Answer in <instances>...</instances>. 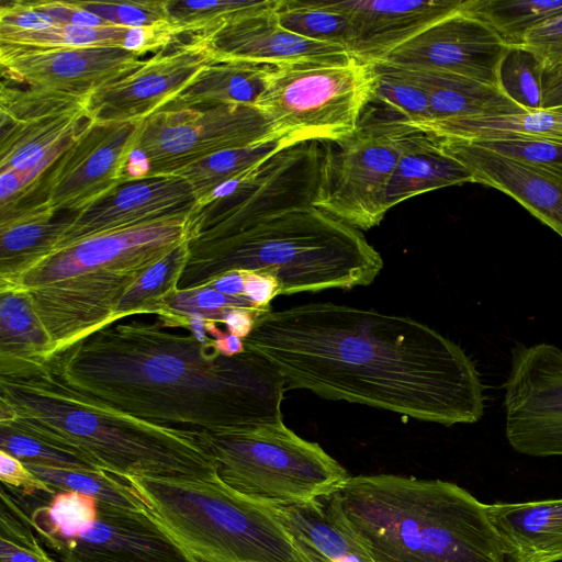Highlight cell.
I'll return each instance as SVG.
<instances>
[{
  "label": "cell",
  "mask_w": 562,
  "mask_h": 562,
  "mask_svg": "<svg viewBox=\"0 0 562 562\" xmlns=\"http://www.w3.org/2000/svg\"><path fill=\"white\" fill-rule=\"evenodd\" d=\"M169 328L158 316L119 321L45 362L74 391L164 427L225 435L282 420L286 390L270 362Z\"/></svg>",
  "instance_id": "2"
},
{
  "label": "cell",
  "mask_w": 562,
  "mask_h": 562,
  "mask_svg": "<svg viewBox=\"0 0 562 562\" xmlns=\"http://www.w3.org/2000/svg\"><path fill=\"white\" fill-rule=\"evenodd\" d=\"M273 66L239 61L214 63L162 110L243 104L256 108Z\"/></svg>",
  "instance_id": "27"
},
{
  "label": "cell",
  "mask_w": 562,
  "mask_h": 562,
  "mask_svg": "<svg viewBox=\"0 0 562 562\" xmlns=\"http://www.w3.org/2000/svg\"><path fill=\"white\" fill-rule=\"evenodd\" d=\"M193 213L90 236L0 279V289L30 295L53 357L114 323L132 285L189 239Z\"/></svg>",
  "instance_id": "4"
},
{
  "label": "cell",
  "mask_w": 562,
  "mask_h": 562,
  "mask_svg": "<svg viewBox=\"0 0 562 562\" xmlns=\"http://www.w3.org/2000/svg\"><path fill=\"white\" fill-rule=\"evenodd\" d=\"M195 205L190 184L179 177L156 176L126 182L69 218L53 251L98 234L189 214Z\"/></svg>",
  "instance_id": "18"
},
{
  "label": "cell",
  "mask_w": 562,
  "mask_h": 562,
  "mask_svg": "<svg viewBox=\"0 0 562 562\" xmlns=\"http://www.w3.org/2000/svg\"><path fill=\"white\" fill-rule=\"evenodd\" d=\"M57 24L31 8L27 1H13L0 8V30L38 31Z\"/></svg>",
  "instance_id": "48"
},
{
  "label": "cell",
  "mask_w": 562,
  "mask_h": 562,
  "mask_svg": "<svg viewBox=\"0 0 562 562\" xmlns=\"http://www.w3.org/2000/svg\"><path fill=\"white\" fill-rule=\"evenodd\" d=\"M501 89L526 111H539L543 101V67L530 50L510 47L499 69Z\"/></svg>",
  "instance_id": "41"
},
{
  "label": "cell",
  "mask_w": 562,
  "mask_h": 562,
  "mask_svg": "<svg viewBox=\"0 0 562 562\" xmlns=\"http://www.w3.org/2000/svg\"><path fill=\"white\" fill-rule=\"evenodd\" d=\"M217 63L201 41L177 42L88 97L91 120L143 121L161 111L210 65Z\"/></svg>",
  "instance_id": "14"
},
{
  "label": "cell",
  "mask_w": 562,
  "mask_h": 562,
  "mask_svg": "<svg viewBox=\"0 0 562 562\" xmlns=\"http://www.w3.org/2000/svg\"><path fill=\"white\" fill-rule=\"evenodd\" d=\"M507 562H562V498L486 504Z\"/></svg>",
  "instance_id": "23"
},
{
  "label": "cell",
  "mask_w": 562,
  "mask_h": 562,
  "mask_svg": "<svg viewBox=\"0 0 562 562\" xmlns=\"http://www.w3.org/2000/svg\"><path fill=\"white\" fill-rule=\"evenodd\" d=\"M75 3L112 25L130 29H154L175 35L171 31L168 0L123 2L75 1Z\"/></svg>",
  "instance_id": "42"
},
{
  "label": "cell",
  "mask_w": 562,
  "mask_h": 562,
  "mask_svg": "<svg viewBox=\"0 0 562 562\" xmlns=\"http://www.w3.org/2000/svg\"><path fill=\"white\" fill-rule=\"evenodd\" d=\"M503 390L510 447L529 457H562V350L516 342Z\"/></svg>",
  "instance_id": "12"
},
{
  "label": "cell",
  "mask_w": 562,
  "mask_h": 562,
  "mask_svg": "<svg viewBox=\"0 0 562 562\" xmlns=\"http://www.w3.org/2000/svg\"><path fill=\"white\" fill-rule=\"evenodd\" d=\"M0 562H59L36 536L30 515L4 487L0 506Z\"/></svg>",
  "instance_id": "39"
},
{
  "label": "cell",
  "mask_w": 562,
  "mask_h": 562,
  "mask_svg": "<svg viewBox=\"0 0 562 562\" xmlns=\"http://www.w3.org/2000/svg\"><path fill=\"white\" fill-rule=\"evenodd\" d=\"M0 480L2 485L20 490L23 496L36 493L54 495L56 491L33 474L21 460L3 450H0Z\"/></svg>",
  "instance_id": "46"
},
{
  "label": "cell",
  "mask_w": 562,
  "mask_h": 562,
  "mask_svg": "<svg viewBox=\"0 0 562 562\" xmlns=\"http://www.w3.org/2000/svg\"><path fill=\"white\" fill-rule=\"evenodd\" d=\"M244 345L278 370L285 390L443 426L484 415L485 386L471 357L407 316L307 303L260 315Z\"/></svg>",
  "instance_id": "1"
},
{
  "label": "cell",
  "mask_w": 562,
  "mask_h": 562,
  "mask_svg": "<svg viewBox=\"0 0 562 562\" xmlns=\"http://www.w3.org/2000/svg\"><path fill=\"white\" fill-rule=\"evenodd\" d=\"M551 110H557V111L562 112V106L561 108H557V109H551Z\"/></svg>",
  "instance_id": "55"
},
{
  "label": "cell",
  "mask_w": 562,
  "mask_h": 562,
  "mask_svg": "<svg viewBox=\"0 0 562 562\" xmlns=\"http://www.w3.org/2000/svg\"><path fill=\"white\" fill-rule=\"evenodd\" d=\"M218 292L234 297H245L244 272L233 271L217 278L212 284Z\"/></svg>",
  "instance_id": "51"
},
{
  "label": "cell",
  "mask_w": 562,
  "mask_h": 562,
  "mask_svg": "<svg viewBox=\"0 0 562 562\" xmlns=\"http://www.w3.org/2000/svg\"><path fill=\"white\" fill-rule=\"evenodd\" d=\"M463 0H328L352 29L350 54L372 63L431 24L458 12Z\"/></svg>",
  "instance_id": "20"
},
{
  "label": "cell",
  "mask_w": 562,
  "mask_h": 562,
  "mask_svg": "<svg viewBox=\"0 0 562 562\" xmlns=\"http://www.w3.org/2000/svg\"><path fill=\"white\" fill-rule=\"evenodd\" d=\"M294 144L288 137H280L223 150L187 165L168 176L179 177L190 184L196 201L195 211H199L210 203L220 188L263 165L272 156Z\"/></svg>",
  "instance_id": "30"
},
{
  "label": "cell",
  "mask_w": 562,
  "mask_h": 562,
  "mask_svg": "<svg viewBox=\"0 0 562 562\" xmlns=\"http://www.w3.org/2000/svg\"><path fill=\"white\" fill-rule=\"evenodd\" d=\"M214 348L223 356L233 357L246 351L244 340L231 333H222L217 338L212 339Z\"/></svg>",
  "instance_id": "53"
},
{
  "label": "cell",
  "mask_w": 562,
  "mask_h": 562,
  "mask_svg": "<svg viewBox=\"0 0 562 562\" xmlns=\"http://www.w3.org/2000/svg\"><path fill=\"white\" fill-rule=\"evenodd\" d=\"M509 48L487 24L459 10L372 63L450 72L501 89Z\"/></svg>",
  "instance_id": "15"
},
{
  "label": "cell",
  "mask_w": 562,
  "mask_h": 562,
  "mask_svg": "<svg viewBox=\"0 0 562 562\" xmlns=\"http://www.w3.org/2000/svg\"><path fill=\"white\" fill-rule=\"evenodd\" d=\"M0 450L10 453L22 462L64 469L100 471L91 462L79 456L50 446L5 425H0Z\"/></svg>",
  "instance_id": "43"
},
{
  "label": "cell",
  "mask_w": 562,
  "mask_h": 562,
  "mask_svg": "<svg viewBox=\"0 0 562 562\" xmlns=\"http://www.w3.org/2000/svg\"><path fill=\"white\" fill-rule=\"evenodd\" d=\"M188 243L179 290L210 286L233 271L273 276L280 295L347 290L371 284L384 265L361 231L313 205L263 217L225 237Z\"/></svg>",
  "instance_id": "5"
},
{
  "label": "cell",
  "mask_w": 562,
  "mask_h": 562,
  "mask_svg": "<svg viewBox=\"0 0 562 562\" xmlns=\"http://www.w3.org/2000/svg\"><path fill=\"white\" fill-rule=\"evenodd\" d=\"M274 12L285 30L307 40L342 47L350 54V21L328 0H278Z\"/></svg>",
  "instance_id": "34"
},
{
  "label": "cell",
  "mask_w": 562,
  "mask_h": 562,
  "mask_svg": "<svg viewBox=\"0 0 562 562\" xmlns=\"http://www.w3.org/2000/svg\"><path fill=\"white\" fill-rule=\"evenodd\" d=\"M272 509L308 562H375L345 514L337 491Z\"/></svg>",
  "instance_id": "22"
},
{
  "label": "cell",
  "mask_w": 562,
  "mask_h": 562,
  "mask_svg": "<svg viewBox=\"0 0 562 562\" xmlns=\"http://www.w3.org/2000/svg\"><path fill=\"white\" fill-rule=\"evenodd\" d=\"M245 276V297L256 307L270 310L271 300L280 295V284L278 280L268 273L244 272Z\"/></svg>",
  "instance_id": "49"
},
{
  "label": "cell",
  "mask_w": 562,
  "mask_h": 562,
  "mask_svg": "<svg viewBox=\"0 0 562 562\" xmlns=\"http://www.w3.org/2000/svg\"><path fill=\"white\" fill-rule=\"evenodd\" d=\"M88 97L31 87L19 89L3 81L0 88L1 124L85 111L88 110Z\"/></svg>",
  "instance_id": "37"
},
{
  "label": "cell",
  "mask_w": 562,
  "mask_h": 562,
  "mask_svg": "<svg viewBox=\"0 0 562 562\" xmlns=\"http://www.w3.org/2000/svg\"><path fill=\"white\" fill-rule=\"evenodd\" d=\"M434 138L471 171L475 183L509 195L562 238V164H531L474 143Z\"/></svg>",
  "instance_id": "19"
},
{
  "label": "cell",
  "mask_w": 562,
  "mask_h": 562,
  "mask_svg": "<svg viewBox=\"0 0 562 562\" xmlns=\"http://www.w3.org/2000/svg\"><path fill=\"white\" fill-rule=\"evenodd\" d=\"M277 1L207 37L194 40L203 42L217 63L239 61L277 67L349 54L342 47L307 40L285 30L274 12Z\"/></svg>",
  "instance_id": "21"
},
{
  "label": "cell",
  "mask_w": 562,
  "mask_h": 562,
  "mask_svg": "<svg viewBox=\"0 0 562 562\" xmlns=\"http://www.w3.org/2000/svg\"><path fill=\"white\" fill-rule=\"evenodd\" d=\"M0 425L117 475H216L205 434L144 422L85 396L58 379L45 361L0 374Z\"/></svg>",
  "instance_id": "3"
},
{
  "label": "cell",
  "mask_w": 562,
  "mask_h": 562,
  "mask_svg": "<svg viewBox=\"0 0 562 562\" xmlns=\"http://www.w3.org/2000/svg\"><path fill=\"white\" fill-rule=\"evenodd\" d=\"M29 4L34 10L46 14L58 24L78 25V26H110L100 16L88 12L78 7L75 1H30Z\"/></svg>",
  "instance_id": "47"
},
{
  "label": "cell",
  "mask_w": 562,
  "mask_h": 562,
  "mask_svg": "<svg viewBox=\"0 0 562 562\" xmlns=\"http://www.w3.org/2000/svg\"><path fill=\"white\" fill-rule=\"evenodd\" d=\"M272 3L273 0H168L171 31L177 37L204 38Z\"/></svg>",
  "instance_id": "36"
},
{
  "label": "cell",
  "mask_w": 562,
  "mask_h": 562,
  "mask_svg": "<svg viewBox=\"0 0 562 562\" xmlns=\"http://www.w3.org/2000/svg\"><path fill=\"white\" fill-rule=\"evenodd\" d=\"M99 516V502L91 495L58 491L48 505L30 515L33 529L59 539H75L90 528Z\"/></svg>",
  "instance_id": "38"
},
{
  "label": "cell",
  "mask_w": 562,
  "mask_h": 562,
  "mask_svg": "<svg viewBox=\"0 0 562 562\" xmlns=\"http://www.w3.org/2000/svg\"><path fill=\"white\" fill-rule=\"evenodd\" d=\"M143 122L89 119L45 178L49 207L78 213L123 184Z\"/></svg>",
  "instance_id": "13"
},
{
  "label": "cell",
  "mask_w": 562,
  "mask_h": 562,
  "mask_svg": "<svg viewBox=\"0 0 562 562\" xmlns=\"http://www.w3.org/2000/svg\"><path fill=\"white\" fill-rule=\"evenodd\" d=\"M27 469L48 486L58 491H74L91 495L100 504L122 509L145 512L147 506L143 496L122 475L106 471H83L47 467L33 462H23Z\"/></svg>",
  "instance_id": "33"
},
{
  "label": "cell",
  "mask_w": 562,
  "mask_h": 562,
  "mask_svg": "<svg viewBox=\"0 0 562 562\" xmlns=\"http://www.w3.org/2000/svg\"><path fill=\"white\" fill-rule=\"evenodd\" d=\"M90 119L88 110L24 123H2L0 173L19 169L59 140L77 134Z\"/></svg>",
  "instance_id": "31"
},
{
  "label": "cell",
  "mask_w": 562,
  "mask_h": 562,
  "mask_svg": "<svg viewBox=\"0 0 562 562\" xmlns=\"http://www.w3.org/2000/svg\"><path fill=\"white\" fill-rule=\"evenodd\" d=\"M189 257L188 240L146 270L125 293L114 313V323L139 314L158 315L165 300L176 292Z\"/></svg>",
  "instance_id": "35"
},
{
  "label": "cell",
  "mask_w": 562,
  "mask_h": 562,
  "mask_svg": "<svg viewBox=\"0 0 562 562\" xmlns=\"http://www.w3.org/2000/svg\"><path fill=\"white\" fill-rule=\"evenodd\" d=\"M375 71L373 103H379L408 124L432 120L427 94L417 85L403 78L390 67L371 63Z\"/></svg>",
  "instance_id": "40"
},
{
  "label": "cell",
  "mask_w": 562,
  "mask_h": 562,
  "mask_svg": "<svg viewBox=\"0 0 562 562\" xmlns=\"http://www.w3.org/2000/svg\"><path fill=\"white\" fill-rule=\"evenodd\" d=\"M385 66L424 90L432 113L431 121L528 112L497 87L445 71Z\"/></svg>",
  "instance_id": "24"
},
{
  "label": "cell",
  "mask_w": 562,
  "mask_h": 562,
  "mask_svg": "<svg viewBox=\"0 0 562 562\" xmlns=\"http://www.w3.org/2000/svg\"><path fill=\"white\" fill-rule=\"evenodd\" d=\"M521 47L530 50L541 61L543 77L562 71V14L532 29Z\"/></svg>",
  "instance_id": "44"
},
{
  "label": "cell",
  "mask_w": 562,
  "mask_h": 562,
  "mask_svg": "<svg viewBox=\"0 0 562 562\" xmlns=\"http://www.w3.org/2000/svg\"><path fill=\"white\" fill-rule=\"evenodd\" d=\"M205 322L206 317L201 313H193L188 316V328L192 331L195 339L203 345L209 344L211 340L206 336Z\"/></svg>",
  "instance_id": "54"
},
{
  "label": "cell",
  "mask_w": 562,
  "mask_h": 562,
  "mask_svg": "<svg viewBox=\"0 0 562 562\" xmlns=\"http://www.w3.org/2000/svg\"><path fill=\"white\" fill-rule=\"evenodd\" d=\"M205 437L218 479L260 504L308 502L337 491L350 476L317 442L303 439L283 420Z\"/></svg>",
  "instance_id": "8"
},
{
  "label": "cell",
  "mask_w": 562,
  "mask_h": 562,
  "mask_svg": "<svg viewBox=\"0 0 562 562\" xmlns=\"http://www.w3.org/2000/svg\"><path fill=\"white\" fill-rule=\"evenodd\" d=\"M375 71L352 55L273 67L256 108L294 143L327 142L352 133L371 104Z\"/></svg>",
  "instance_id": "9"
},
{
  "label": "cell",
  "mask_w": 562,
  "mask_h": 562,
  "mask_svg": "<svg viewBox=\"0 0 562 562\" xmlns=\"http://www.w3.org/2000/svg\"><path fill=\"white\" fill-rule=\"evenodd\" d=\"M470 143L520 161L542 165L562 164V144L555 142L536 139Z\"/></svg>",
  "instance_id": "45"
},
{
  "label": "cell",
  "mask_w": 562,
  "mask_h": 562,
  "mask_svg": "<svg viewBox=\"0 0 562 562\" xmlns=\"http://www.w3.org/2000/svg\"><path fill=\"white\" fill-rule=\"evenodd\" d=\"M460 11L491 29L510 47L541 23L562 14V0H463Z\"/></svg>",
  "instance_id": "32"
},
{
  "label": "cell",
  "mask_w": 562,
  "mask_h": 562,
  "mask_svg": "<svg viewBox=\"0 0 562 562\" xmlns=\"http://www.w3.org/2000/svg\"><path fill=\"white\" fill-rule=\"evenodd\" d=\"M43 201L0 216V279L8 278L50 254L68 221Z\"/></svg>",
  "instance_id": "28"
},
{
  "label": "cell",
  "mask_w": 562,
  "mask_h": 562,
  "mask_svg": "<svg viewBox=\"0 0 562 562\" xmlns=\"http://www.w3.org/2000/svg\"><path fill=\"white\" fill-rule=\"evenodd\" d=\"M280 137L288 136L278 133L254 106L218 104L161 110L144 120L124 183L168 176L213 154Z\"/></svg>",
  "instance_id": "11"
},
{
  "label": "cell",
  "mask_w": 562,
  "mask_h": 562,
  "mask_svg": "<svg viewBox=\"0 0 562 562\" xmlns=\"http://www.w3.org/2000/svg\"><path fill=\"white\" fill-rule=\"evenodd\" d=\"M562 106V71L543 77L542 109L551 110Z\"/></svg>",
  "instance_id": "52"
},
{
  "label": "cell",
  "mask_w": 562,
  "mask_h": 562,
  "mask_svg": "<svg viewBox=\"0 0 562 562\" xmlns=\"http://www.w3.org/2000/svg\"><path fill=\"white\" fill-rule=\"evenodd\" d=\"M49 337L30 295L0 289V373H10L50 358Z\"/></svg>",
  "instance_id": "29"
},
{
  "label": "cell",
  "mask_w": 562,
  "mask_h": 562,
  "mask_svg": "<svg viewBox=\"0 0 562 562\" xmlns=\"http://www.w3.org/2000/svg\"><path fill=\"white\" fill-rule=\"evenodd\" d=\"M145 54L119 47L35 48L0 44L3 78L31 88L89 95L139 68Z\"/></svg>",
  "instance_id": "16"
},
{
  "label": "cell",
  "mask_w": 562,
  "mask_h": 562,
  "mask_svg": "<svg viewBox=\"0 0 562 562\" xmlns=\"http://www.w3.org/2000/svg\"><path fill=\"white\" fill-rule=\"evenodd\" d=\"M416 131L395 113L370 104L352 133L322 142L313 206L359 231L379 225L389 211V182Z\"/></svg>",
  "instance_id": "10"
},
{
  "label": "cell",
  "mask_w": 562,
  "mask_h": 562,
  "mask_svg": "<svg viewBox=\"0 0 562 562\" xmlns=\"http://www.w3.org/2000/svg\"><path fill=\"white\" fill-rule=\"evenodd\" d=\"M269 311L270 310H250L241 307L232 308L225 314L222 323L226 326L228 333L244 340L254 329L256 319Z\"/></svg>",
  "instance_id": "50"
},
{
  "label": "cell",
  "mask_w": 562,
  "mask_h": 562,
  "mask_svg": "<svg viewBox=\"0 0 562 562\" xmlns=\"http://www.w3.org/2000/svg\"><path fill=\"white\" fill-rule=\"evenodd\" d=\"M409 125L432 137L443 139L464 142L537 139L562 144V112L557 110L431 121Z\"/></svg>",
  "instance_id": "26"
},
{
  "label": "cell",
  "mask_w": 562,
  "mask_h": 562,
  "mask_svg": "<svg viewBox=\"0 0 562 562\" xmlns=\"http://www.w3.org/2000/svg\"><path fill=\"white\" fill-rule=\"evenodd\" d=\"M125 476L190 562H308L274 514L210 479Z\"/></svg>",
  "instance_id": "7"
},
{
  "label": "cell",
  "mask_w": 562,
  "mask_h": 562,
  "mask_svg": "<svg viewBox=\"0 0 562 562\" xmlns=\"http://www.w3.org/2000/svg\"><path fill=\"white\" fill-rule=\"evenodd\" d=\"M337 494L375 562H507L486 504L456 483L357 475Z\"/></svg>",
  "instance_id": "6"
},
{
  "label": "cell",
  "mask_w": 562,
  "mask_h": 562,
  "mask_svg": "<svg viewBox=\"0 0 562 562\" xmlns=\"http://www.w3.org/2000/svg\"><path fill=\"white\" fill-rule=\"evenodd\" d=\"M35 533L59 562H190L147 510L99 503L97 520L75 539Z\"/></svg>",
  "instance_id": "17"
},
{
  "label": "cell",
  "mask_w": 562,
  "mask_h": 562,
  "mask_svg": "<svg viewBox=\"0 0 562 562\" xmlns=\"http://www.w3.org/2000/svg\"><path fill=\"white\" fill-rule=\"evenodd\" d=\"M474 182L471 171L437 140L417 130L404 145L386 190L389 210L412 196Z\"/></svg>",
  "instance_id": "25"
}]
</instances>
